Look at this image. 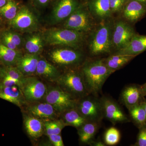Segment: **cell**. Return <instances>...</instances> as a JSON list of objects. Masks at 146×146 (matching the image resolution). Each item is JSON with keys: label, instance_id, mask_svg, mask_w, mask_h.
<instances>
[{"label": "cell", "instance_id": "cell-9", "mask_svg": "<svg viewBox=\"0 0 146 146\" xmlns=\"http://www.w3.org/2000/svg\"><path fill=\"white\" fill-rule=\"evenodd\" d=\"M43 100L51 105L60 115L68 110L75 108L78 100L58 85L48 87Z\"/></svg>", "mask_w": 146, "mask_h": 146}, {"label": "cell", "instance_id": "cell-40", "mask_svg": "<svg viewBox=\"0 0 146 146\" xmlns=\"http://www.w3.org/2000/svg\"><path fill=\"white\" fill-rule=\"evenodd\" d=\"M143 103L144 109H145V113L146 118V98H145V99H144Z\"/></svg>", "mask_w": 146, "mask_h": 146}, {"label": "cell", "instance_id": "cell-15", "mask_svg": "<svg viewBox=\"0 0 146 146\" xmlns=\"http://www.w3.org/2000/svg\"><path fill=\"white\" fill-rule=\"evenodd\" d=\"M146 14V5L138 1L127 0L119 16L133 25Z\"/></svg>", "mask_w": 146, "mask_h": 146}, {"label": "cell", "instance_id": "cell-5", "mask_svg": "<svg viewBox=\"0 0 146 146\" xmlns=\"http://www.w3.org/2000/svg\"><path fill=\"white\" fill-rule=\"evenodd\" d=\"M52 62L65 70L80 68L88 57L82 49L62 46L53 50L49 54Z\"/></svg>", "mask_w": 146, "mask_h": 146}, {"label": "cell", "instance_id": "cell-39", "mask_svg": "<svg viewBox=\"0 0 146 146\" xmlns=\"http://www.w3.org/2000/svg\"><path fill=\"white\" fill-rule=\"evenodd\" d=\"M141 86H142V89H143V92L144 96L146 98V82Z\"/></svg>", "mask_w": 146, "mask_h": 146}, {"label": "cell", "instance_id": "cell-6", "mask_svg": "<svg viewBox=\"0 0 146 146\" xmlns=\"http://www.w3.org/2000/svg\"><path fill=\"white\" fill-rule=\"evenodd\" d=\"M62 28L89 34L98 23L92 15L85 0H80L79 5L63 22Z\"/></svg>", "mask_w": 146, "mask_h": 146}, {"label": "cell", "instance_id": "cell-21", "mask_svg": "<svg viewBox=\"0 0 146 146\" xmlns=\"http://www.w3.org/2000/svg\"><path fill=\"white\" fill-rule=\"evenodd\" d=\"M39 58V55L26 54L20 58L16 66L25 77L34 76Z\"/></svg>", "mask_w": 146, "mask_h": 146}, {"label": "cell", "instance_id": "cell-32", "mask_svg": "<svg viewBox=\"0 0 146 146\" xmlns=\"http://www.w3.org/2000/svg\"><path fill=\"white\" fill-rule=\"evenodd\" d=\"M121 139V133L117 129L114 127L108 128L106 131L104 136L105 143L109 146L117 145Z\"/></svg>", "mask_w": 146, "mask_h": 146}, {"label": "cell", "instance_id": "cell-1", "mask_svg": "<svg viewBox=\"0 0 146 146\" xmlns=\"http://www.w3.org/2000/svg\"><path fill=\"white\" fill-rule=\"evenodd\" d=\"M113 18L98 23L88 35L86 46L91 57L111 54Z\"/></svg>", "mask_w": 146, "mask_h": 146}, {"label": "cell", "instance_id": "cell-13", "mask_svg": "<svg viewBox=\"0 0 146 146\" xmlns=\"http://www.w3.org/2000/svg\"><path fill=\"white\" fill-rule=\"evenodd\" d=\"M101 101L104 117L109 120L113 124L129 121L119 106L114 100L108 97H103Z\"/></svg>", "mask_w": 146, "mask_h": 146}, {"label": "cell", "instance_id": "cell-37", "mask_svg": "<svg viewBox=\"0 0 146 146\" xmlns=\"http://www.w3.org/2000/svg\"><path fill=\"white\" fill-rule=\"evenodd\" d=\"M91 146H105L106 145H105V143L102 142V141H92V142H91L89 144Z\"/></svg>", "mask_w": 146, "mask_h": 146}, {"label": "cell", "instance_id": "cell-20", "mask_svg": "<svg viewBox=\"0 0 146 146\" xmlns=\"http://www.w3.org/2000/svg\"><path fill=\"white\" fill-rule=\"evenodd\" d=\"M0 98L20 108L27 104L21 88L17 85L0 88Z\"/></svg>", "mask_w": 146, "mask_h": 146}, {"label": "cell", "instance_id": "cell-14", "mask_svg": "<svg viewBox=\"0 0 146 146\" xmlns=\"http://www.w3.org/2000/svg\"><path fill=\"white\" fill-rule=\"evenodd\" d=\"M26 108V113L45 121L58 119L60 114L47 102L41 101L28 103Z\"/></svg>", "mask_w": 146, "mask_h": 146}, {"label": "cell", "instance_id": "cell-18", "mask_svg": "<svg viewBox=\"0 0 146 146\" xmlns=\"http://www.w3.org/2000/svg\"><path fill=\"white\" fill-rule=\"evenodd\" d=\"M145 51L146 35L136 33L125 47L112 54L136 56Z\"/></svg>", "mask_w": 146, "mask_h": 146}, {"label": "cell", "instance_id": "cell-11", "mask_svg": "<svg viewBox=\"0 0 146 146\" xmlns=\"http://www.w3.org/2000/svg\"><path fill=\"white\" fill-rule=\"evenodd\" d=\"M21 88L27 103L42 101L48 90L46 84L34 76L25 77Z\"/></svg>", "mask_w": 146, "mask_h": 146}, {"label": "cell", "instance_id": "cell-33", "mask_svg": "<svg viewBox=\"0 0 146 146\" xmlns=\"http://www.w3.org/2000/svg\"><path fill=\"white\" fill-rule=\"evenodd\" d=\"M127 0H109L110 7L113 18L119 16Z\"/></svg>", "mask_w": 146, "mask_h": 146}, {"label": "cell", "instance_id": "cell-36", "mask_svg": "<svg viewBox=\"0 0 146 146\" xmlns=\"http://www.w3.org/2000/svg\"><path fill=\"white\" fill-rule=\"evenodd\" d=\"M50 142L54 146H64L63 139L61 133L59 134H53L48 136Z\"/></svg>", "mask_w": 146, "mask_h": 146}, {"label": "cell", "instance_id": "cell-12", "mask_svg": "<svg viewBox=\"0 0 146 146\" xmlns=\"http://www.w3.org/2000/svg\"><path fill=\"white\" fill-rule=\"evenodd\" d=\"M80 2V0H55L50 16V24L63 23L78 7Z\"/></svg>", "mask_w": 146, "mask_h": 146}, {"label": "cell", "instance_id": "cell-24", "mask_svg": "<svg viewBox=\"0 0 146 146\" xmlns=\"http://www.w3.org/2000/svg\"><path fill=\"white\" fill-rule=\"evenodd\" d=\"M0 42L7 48L19 50L23 42L22 36L17 31L8 30L1 33Z\"/></svg>", "mask_w": 146, "mask_h": 146}, {"label": "cell", "instance_id": "cell-30", "mask_svg": "<svg viewBox=\"0 0 146 146\" xmlns=\"http://www.w3.org/2000/svg\"><path fill=\"white\" fill-rule=\"evenodd\" d=\"M20 6L16 0H8L6 4L0 8V16L8 21L12 20L17 15Z\"/></svg>", "mask_w": 146, "mask_h": 146}, {"label": "cell", "instance_id": "cell-27", "mask_svg": "<svg viewBox=\"0 0 146 146\" xmlns=\"http://www.w3.org/2000/svg\"><path fill=\"white\" fill-rule=\"evenodd\" d=\"M99 123L93 121H87L78 129L80 141L81 143L89 145L93 141L99 128Z\"/></svg>", "mask_w": 146, "mask_h": 146}, {"label": "cell", "instance_id": "cell-38", "mask_svg": "<svg viewBox=\"0 0 146 146\" xmlns=\"http://www.w3.org/2000/svg\"><path fill=\"white\" fill-rule=\"evenodd\" d=\"M7 1L8 0H0V8L5 5Z\"/></svg>", "mask_w": 146, "mask_h": 146}, {"label": "cell", "instance_id": "cell-29", "mask_svg": "<svg viewBox=\"0 0 146 146\" xmlns=\"http://www.w3.org/2000/svg\"><path fill=\"white\" fill-rule=\"evenodd\" d=\"M143 102L128 109L131 120L139 129L146 125V115Z\"/></svg>", "mask_w": 146, "mask_h": 146}, {"label": "cell", "instance_id": "cell-28", "mask_svg": "<svg viewBox=\"0 0 146 146\" xmlns=\"http://www.w3.org/2000/svg\"><path fill=\"white\" fill-rule=\"evenodd\" d=\"M136 57L133 56L109 55L108 57L103 58L107 68L113 72L119 70Z\"/></svg>", "mask_w": 146, "mask_h": 146}, {"label": "cell", "instance_id": "cell-3", "mask_svg": "<svg viewBox=\"0 0 146 146\" xmlns=\"http://www.w3.org/2000/svg\"><path fill=\"white\" fill-rule=\"evenodd\" d=\"M42 33L46 44L82 49L86 46L88 35L64 28L50 29Z\"/></svg>", "mask_w": 146, "mask_h": 146}, {"label": "cell", "instance_id": "cell-8", "mask_svg": "<svg viewBox=\"0 0 146 146\" xmlns=\"http://www.w3.org/2000/svg\"><path fill=\"white\" fill-rule=\"evenodd\" d=\"M9 26L17 32L32 33L39 28L38 18L28 6L21 5L17 15L13 19L8 21Z\"/></svg>", "mask_w": 146, "mask_h": 146}, {"label": "cell", "instance_id": "cell-16", "mask_svg": "<svg viewBox=\"0 0 146 146\" xmlns=\"http://www.w3.org/2000/svg\"><path fill=\"white\" fill-rule=\"evenodd\" d=\"M145 98L142 86L137 84L126 86L121 95V101L128 109L142 103Z\"/></svg>", "mask_w": 146, "mask_h": 146}, {"label": "cell", "instance_id": "cell-19", "mask_svg": "<svg viewBox=\"0 0 146 146\" xmlns=\"http://www.w3.org/2000/svg\"><path fill=\"white\" fill-rule=\"evenodd\" d=\"M24 127L31 138L37 139L44 133V121L26 113L23 115Z\"/></svg>", "mask_w": 146, "mask_h": 146}, {"label": "cell", "instance_id": "cell-26", "mask_svg": "<svg viewBox=\"0 0 146 146\" xmlns=\"http://www.w3.org/2000/svg\"><path fill=\"white\" fill-rule=\"evenodd\" d=\"M60 119L66 126H71L78 129L88 121L76 108L68 110L60 115Z\"/></svg>", "mask_w": 146, "mask_h": 146}, {"label": "cell", "instance_id": "cell-41", "mask_svg": "<svg viewBox=\"0 0 146 146\" xmlns=\"http://www.w3.org/2000/svg\"><path fill=\"white\" fill-rule=\"evenodd\" d=\"M133 1H138L143 3L146 5V0H133Z\"/></svg>", "mask_w": 146, "mask_h": 146}, {"label": "cell", "instance_id": "cell-34", "mask_svg": "<svg viewBox=\"0 0 146 146\" xmlns=\"http://www.w3.org/2000/svg\"><path fill=\"white\" fill-rule=\"evenodd\" d=\"M32 6L36 9L45 8L53 4L55 0H28Z\"/></svg>", "mask_w": 146, "mask_h": 146}, {"label": "cell", "instance_id": "cell-35", "mask_svg": "<svg viewBox=\"0 0 146 146\" xmlns=\"http://www.w3.org/2000/svg\"><path fill=\"white\" fill-rule=\"evenodd\" d=\"M133 146H146V125L139 128L137 141Z\"/></svg>", "mask_w": 146, "mask_h": 146}, {"label": "cell", "instance_id": "cell-7", "mask_svg": "<svg viewBox=\"0 0 146 146\" xmlns=\"http://www.w3.org/2000/svg\"><path fill=\"white\" fill-rule=\"evenodd\" d=\"M136 33L133 25L119 16L113 18L111 54L125 47Z\"/></svg>", "mask_w": 146, "mask_h": 146}, {"label": "cell", "instance_id": "cell-25", "mask_svg": "<svg viewBox=\"0 0 146 146\" xmlns=\"http://www.w3.org/2000/svg\"><path fill=\"white\" fill-rule=\"evenodd\" d=\"M23 56L20 50H13L5 46L0 42V63L3 66H16Z\"/></svg>", "mask_w": 146, "mask_h": 146}, {"label": "cell", "instance_id": "cell-10", "mask_svg": "<svg viewBox=\"0 0 146 146\" xmlns=\"http://www.w3.org/2000/svg\"><path fill=\"white\" fill-rule=\"evenodd\" d=\"M75 108L88 121L100 123L104 118L101 99L92 94L78 100Z\"/></svg>", "mask_w": 146, "mask_h": 146}, {"label": "cell", "instance_id": "cell-22", "mask_svg": "<svg viewBox=\"0 0 146 146\" xmlns=\"http://www.w3.org/2000/svg\"><path fill=\"white\" fill-rule=\"evenodd\" d=\"M61 73L54 65L44 58H39L36 75L47 81L56 82Z\"/></svg>", "mask_w": 146, "mask_h": 146}, {"label": "cell", "instance_id": "cell-17", "mask_svg": "<svg viewBox=\"0 0 146 146\" xmlns=\"http://www.w3.org/2000/svg\"><path fill=\"white\" fill-rule=\"evenodd\" d=\"M90 12L97 23L113 18L109 0H85Z\"/></svg>", "mask_w": 146, "mask_h": 146}, {"label": "cell", "instance_id": "cell-2", "mask_svg": "<svg viewBox=\"0 0 146 146\" xmlns=\"http://www.w3.org/2000/svg\"><path fill=\"white\" fill-rule=\"evenodd\" d=\"M80 69L87 90L94 96L100 92L106 80L115 72L107 68L103 58H87Z\"/></svg>", "mask_w": 146, "mask_h": 146}, {"label": "cell", "instance_id": "cell-42", "mask_svg": "<svg viewBox=\"0 0 146 146\" xmlns=\"http://www.w3.org/2000/svg\"><path fill=\"white\" fill-rule=\"evenodd\" d=\"M1 20H0V25H1Z\"/></svg>", "mask_w": 146, "mask_h": 146}, {"label": "cell", "instance_id": "cell-43", "mask_svg": "<svg viewBox=\"0 0 146 146\" xmlns=\"http://www.w3.org/2000/svg\"><path fill=\"white\" fill-rule=\"evenodd\" d=\"M0 36H1V33H0Z\"/></svg>", "mask_w": 146, "mask_h": 146}, {"label": "cell", "instance_id": "cell-23", "mask_svg": "<svg viewBox=\"0 0 146 146\" xmlns=\"http://www.w3.org/2000/svg\"><path fill=\"white\" fill-rule=\"evenodd\" d=\"M45 44L43 33L38 31L31 33L24 43L27 53L36 55L41 53Z\"/></svg>", "mask_w": 146, "mask_h": 146}, {"label": "cell", "instance_id": "cell-4", "mask_svg": "<svg viewBox=\"0 0 146 146\" xmlns=\"http://www.w3.org/2000/svg\"><path fill=\"white\" fill-rule=\"evenodd\" d=\"M63 91L78 100L89 95L80 68L65 70L56 82Z\"/></svg>", "mask_w": 146, "mask_h": 146}, {"label": "cell", "instance_id": "cell-31", "mask_svg": "<svg viewBox=\"0 0 146 146\" xmlns=\"http://www.w3.org/2000/svg\"><path fill=\"white\" fill-rule=\"evenodd\" d=\"M66 125L61 119L49 120L44 121V133L47 136L61 133Z\"/></svg>", "mask_w": 146, "mask_h": 146}]
</instances>
